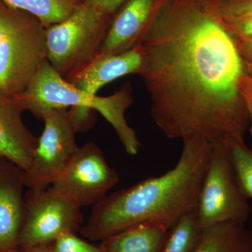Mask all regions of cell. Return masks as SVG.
<instances>
[{
    "mask_svg": "<svg viewBox=\"0 0 252 252\" xmlns=\"http://www.w3.org/2000/svg\"><path fill=\"white\" fill-rule=\"evenodd\" d=\"M140 44L151 114L167 138L244 139L246 74L217 0H165Z\"/></svg>",
    "mask_w": 252,
    "mask_h": 252,
    "instance_id": "6da1fadb",
    "label": "cell"
},
{
    "mask_svg": "<svg viewBox=\"0 0 252 252\" xmlns=\"http://www.w3.org/2000/svg\"><path fill=\"white\" fill-rule=\"evenodd\" d=\"M182 154L175 167L106 195L93 208L81 234L92 241L104 240L132 225L156 220L168 228L195 212L212 150L202 137L182 140Z\"/></svg>",
    "mask_w": 252,
    "mask_h": 252,
    "instance_id": "7a4b0ae2",
    "label": "cell"
},
{
    "mask_svg": "<svg viewBox=\"0 0 252 252\" xmlns=\"http://www.w3.org/2000/svg\"><path fill=\"white\" fill-rule=\"evenodd\" d=\"M132 88L126 82L112 95L102 97L79 90L63 79L48 61L36 74L27 91L18 97L25 110L35 117L44 109L83 107L100 113L117 132L126 152L135 156L142 144L127 124L125 113L133 102Z\"/></svg>",
    "mask_w": 252,
    "mask_h": 252,
    "instance_id": "3957f363",
    "label": "cell"
},
{
    "mask_svg": "<svg viewBox=\"0 0 252 252\" xmlns=\"http://www.w3.org/2000/svg\"><path fill=\"white\" fill-rule=\"evenodd\" d=\"M46 28L25 11L0 4V93L18 98L47 61Z\"/></svg>",
    "mask_w": 252,
    "mask_h": 252,
    "instance_id": "277c9868",
    "label": "cell"
},
{
    "mask_svg": "<svg viewBox=\"0 0 252 252\" xmlns=\"http://www.w3.org/2000/svg\"><path fill=\"white\" fill-rule=\"evenodd\" d=\"M112 16L84 1L63 22L46 28V56L51 67L67 82L100 54Z\"/></svg>",
    "mask_w": 252,
    "mask_h": 252,
    "instance_id": "5b68a950",
    "label": "cell"
},
{
    "mask_svg": "<svg viewBox=\"0 0 252 252\" xmlns=\"http://www.w3.org/2000/svg\"><path fill=\"white\" fill-rule=\"evenodd\" d=\"M250 212L248 199L238 185L226 146L212 144L195 212L202 233L222 223L245 225Z\"/></svg>",
    "mask_w": 252,
    "mask_h": 252,
    "instance_id": "8992f818",
    "label": "cell"
},
{
    "mask_svg": "<svg viewBox=\"0 0 252 252\" xmlns=\"http://www.w3.org/2000/svg\"><path fill=\"white\" fill-rule=\"evenodd\" d=\"M81 207L50 187L29 189L24 195V212L17 248L45 247L63 233L80 229Z\"/></svg>",
    "mask_w": 252,
    "mask_h": 252,
    "instance_id": "52a82bcc",
    "label": "cell"
},
{
    "mask_svg": "<svg viewBox=\"0 0 252 252\" xmlns=\"http://www.w3.org/2000/svg\"><path fill=\"white\" fill-rule=\"evenodd\" d=\"M36 117L44 122V130L38 137L29 166L23 172V182L29 189L42 190L53 185L79 147L67 109H44Z\"/></svg>",
    "mask_w": 252,
    "mask_h": 252,
    "instance_id": "ba28073f",
    "label": "cell"
},
{
    "mask_svg": "<svg viewBox=\"0 0 252 252\" xmlns=\"http://www.w3.org/2000/svg\"><path fill=\"white\" fill-rule=\"evenodd\" d=\"M119 180L99 146L90 142L78 148L51 187L81 208L99 203Z\"/></svg>",
    "mask_w": 252,
    "mask_h": 252,
    "instance_id": "9c48e42d",
    "label": "cell"
},
{
    "mask_svg": "<svg viewBox=\"0 0 252 252\" xmlns=\"http://www.w3.org/2000/svg\"><path fill=\"white\" fill-rule=\"evenodd\" d=\"M165 0H127L112 21L100 54L126 52L143 39Z\"/></svg>",
    "mask_w": 252,
    "mask_h": 252,
    "instance_id": "30bf717a",
    "label": "cell"
},
{
    "mask_svg": "<svg viewBox=\"0 0 252 252\" xmlns=\"http://www.w3.org/2000/svg\"><path fill=\"white\" fill-rule=\"evenodd\" d=\"M23 172L0 157V252L17 248L24 212Z\"/></svg>",
    "mask_w": 252,
    "mask_h": 252,
    "instance_id": "8fae6325",
    "label": "cell"
},
{
    "mask_svg": "<svg viewBox=\"0 0 252 252\" xmlns=\"http://www.w3.org/2000/svg\"><path fill=\"white\" fill-rule=\"evenodd\" d=\"M25 109L19 99L0 93V157L26 171L37 144L38 137L22 120Z\"/></svg>",
    "mask_w": 252,
    "mask_h": 252,
    "instance_id": "7c38bea8",
    "label": "cell"
},
{
    "mask_svg": "<svg viewBox=\"0 0 252 252\" xmlns=\"http://www.w3.org/2000/svg\"><path fill=\"white\" fill-rule=\"evenodd\" d=\"M143 64L144 51L140 44L120 54H99L69 83L79 90L97 94L102 86L116 79L127 74L140 75Z\"/></svg>",
    "mask_w": 252,
    "mask_h": 252,
    "instance_id": "4fadbf2b",
    "label": "cell"
},
{
    "mask_svg": "<svg viewBox=\"0 0 252 252\" xmlns=\"http://www.w3.org/2000/svg\"><path fill=\"white\" fill-rule=\"evenodd\" d=\"M169 229L148 220L132 225L102 240L103 252H160Z\"/></svg>",
    "mask_w": 252,
    "mask_h": 252,
    "instance_id": "5bb4252c",
    "label": "cell"
},
{
    "mask_svg": "<svg viewBox=\"0 0 252 252\" xmlns=\"http://www.w3.org/2000/svg\"><path fill=\"white\" fill-rule=\"evenodd\" d=\"M193 252H252V231L232 222L213 225L202 233Z\"/></svg>",
    "mask_w": 252,
    "mask_h": 252,
    "instance_id": "9a60e30c",
    "label": "cell"
},
{
    "mask_svg": "<svg viewBox=\"0 0 252 252\" xmlns=\"http://www.w3.org/2000/svg\"><path fill=\"white\" fill-rule=\"evenodd\" d=\"M11 9L32 15L49 28L63 22L84 1L81 0H1Z\"/></svg>",
    "mask_w": 252,
    "mask_h": 252,
    "instance_id": "2e32d148",
    "label": "cell"
},
{
    "mask_svg": "<svg viewBox=\"0 0 252 252\" xmlns=\"http://www.w3.org/2000/svg\"><path fill=\"white\" fill-rule=\"evenodd\" d=\"M201 236L195 212L189 214L169 230L160 252H193Z\"/></svg>",
    "mask_w": 252,
    "mask_h": 252,
    "instance_id": "e0dca14e",
    "label": "cell"
},
{
    "mask_svg": "<svg viewBox=\"0 0 252 252\" xmlns=\"http://www.w3.org/2000/svg\"><path fill=\"white\" fill-rule=\"evenodd\" d=\"M224 144V143H223ZM238 185L245 196L252 199V151L243 140L225 143Z\"/></svg>",
    "mask_w": 252,
    "mask_h": 252,
    "instance_id": "ac0fdd59",
    "label": "cell"
},
{
    "mask_svg": "<svg viewBox=\"0 0 252 252\" xmlns=\"http://www.w3.org/2000/svg\"><path fill=\"white\" fill-rule=\"evenodd\" d=\"M45 247L49 252H103L100 246L88 243L72 232L63 233Z\"/></svg>",
    "mask_w": 252,
    "mask_h": 252,
    "instance_id": "d6986e66",
    "label": "cell"
},
{
    "mask_svg": "<svg viewBox=\"0 0 252 252\" xmlns=\"http://www.w3.org/2000/svg\"><path fill=\"white\" fill-rule=\"evenodd\" d=\"M223 18L252 16V0H217Z\"/></svg>",
    "mask_w": 252,
    "mask_h": 252,
    "instance_id": "ffe728a7",
    "label": "cell"
},
{
    "mask_svg": "<svg viewBox=\"0 0 252 252\" xmlns=\"http://www.w3.org/2000/svg\"><path fill=\"white\" fill-rule=\"evenodd\" d=\"M223 20L233 36H252V16L223 18Z\"/></svg>",
    "mask_w": 252,
    "mask_h": 252,
    "instance_id": "44dd1931",
    "label": "cell"
},
{
    "mask_svg": "<svg viewBox=\"0 0 252 252\" xmlns=\"http://www.w3.org/2000/svg\"><path fill=\"white\" fill-rule=\"evenodd\" d=\"M233 36L245 74L252 77V36Z\"/></svg>",
    "mask_w": 252,
    "mask_h": 252,
    "instance_id": "7402d4cb",
    "label": "cell"
},
{
    "mask_svg": "<svg viewBox=\"0 0 252 252\" xmlns=\"http://www.w3.org/2000/svg\"><path fill=\"white\" fill-rule=\"evenodd\" d=\"M240 92L248 111L250 134L252 137V77L244 74L240 81Z\"/></svg>",
    "mask_w": 252,
    "mask_h": 252,
    "instance_id": "603a6c76",
    "label": "cell"
},
{
    "mask_svg": "<svg viewBox=\"0 0 252 252\" xmlns=\"http://www.w3.org/2000/svg\"><path fill=\"white\" fill-rule=\"evenodd\" d=\"M84 1L92 4L104 14L112 16L122 6L125 0H85Z\"/></svg>",
    "mask_w": 252,
    "mask_h": 252,
    "instance_id": "cb8c5ba5",
    "label": "cell"
},
{
    "mask_svg": "<svg viewBox=\"0 0 252 252\" xmlns=\"http://www.w3.org/2000/svg\"><path fill=\"white\" fill-rule=\"evenodd\" d=\"M5 252H49L46 247H36V248H16L14 250Z\"/></svg>",
    "mask_w": 252,
    "mask_h": 252,
    "instance_id": "d4e9b609",
    "label": "cell"
},
{
    "mask_svg": "<svg viewBox=\"0 0 252 252\" xmlns=\"http://www.w3.org/2000/svg\"><path fill=\"white\" fill-rule=\"evenodd\" d=\"M251 149H252V148H251Z\"/></svg>",
    "mask_w": 252,
    "mask_h": 252,
    "instance_id": "484cf974",
    "label": "cell"
}]
</instances>
